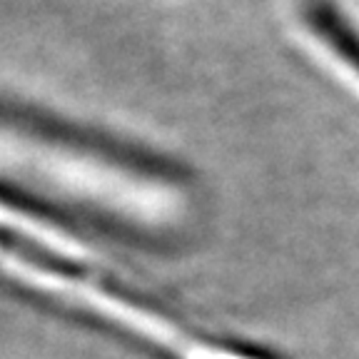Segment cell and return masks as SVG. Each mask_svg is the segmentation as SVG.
Segmentation results:
<instances>
[{"instance_id":"6da1fadb","label":"cell","mask_w":359,"mask_h":359,"mask_svg":"<svg viewBox=\"0 0 359 359\" xmlns=\"http://www.w3.org/2000/svg\"><path fill=\"white\" fill-rule=\"evenodd\" d=\"M18 128L35 135L38 140L53 142V145L65 147V150L100 157L102 163H110L112 168H120L125 172L160 180H175L177 175H182V170L175 163H170L165 157H157L155 152L145 150V147H137L133 142H120L118 137L100 133V130L73 125L67 120L33 110V107L18 105Z\"/></svg>"},{"instance_id":"7a4b0ae2","label":"cell","mask_w":359,"mask_h":359,"mask_svg":"<svg viewBox=\"0 0 359 359\" xmlns=\"http://www.w3.org/2000/svg\"><path fill=\"white\" fill-rule=\"evenodd\" d=\"M299 18L304 28L325 45L327 50L359 78V25L334 0H302Z\"/></svg>"}]
</instances>
